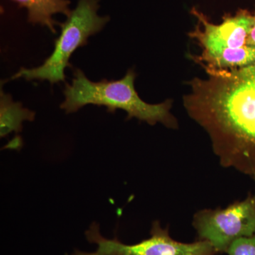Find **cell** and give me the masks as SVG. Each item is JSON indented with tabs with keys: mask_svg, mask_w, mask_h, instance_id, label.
<instances>
[{
	"mask_svg": "<svg viewBox=\"0 0 255 255\" xmlns=\"http://www.w3.org/2000/svg\"><path fill=\"white\" fill-rule=\"evenodd\" d=\"M35 112L23 108L19 102H14L11 96L2 90L0 92V118L1 137H5L11 132H18L22 129L25 121L34 120Z\"/></svg>",
	"mask_w": 255,
	"mask_h": 255,
	"instance_id": "cell-7",
	"label": "cell"
},
{
	"mask_svg": "<svg viewBox=\"0 0 255 255\" xmlns=\"http://www.w3.org/2000/svg\"><path fill=\"white\" fill-rule=\"evenodd\" d=\"M254 24L251 28V31L247 38V45L248 46H255V14L254 15Z\"/></svg>",
	"mask_w": 255,
	"mask_h": 255,
	"instance_id": "cell-9",
	"label": "cell"
},
{
	"mask_svg": "<svg viewBox=\"0 0 255 255\" xmlns=\"http://www.w3.org/2000/svg\"><path fill=\"white\" fill-rule=\"evenodd\" d=\"M191 12L199 24L189 35L202 50L200 55L194 57L196 63L202 67L228 70L255 63V46L247 45L254 15L239 10L235 15H225L222 22L214 24L196 8Z\"/></svg>",
	"mask_w": 255,
	"mask_h": 255,
	"instance_id": "cell-2",
	"label": "cell"
},
{
	"mask_svg": "<svg viewBox=\"0 0 255 255\" xmlns=\"http://www.w3.org/2000/svg\"><path fill=\"white\" fill-rule=\"evenodd\" d=\"M98 0H79L65 23L60 24L61 33L55 42L54 50L40 66L21 68L13 80H41L51 85L65 82V70L71 67L70 59L74 52L87 44L88 38L100 32L110 18L97 14Z\"/></svg>",
	"mask_w": 255,
	"mask_h": 255,
	"instance_id": "cell-3",
	"label": "cell"
},
{
	"mask_svg": "<svg viewBox=\"0 0 255 255\" xmlns=\"http://www.w3.org/2000/svg\"><path fill=\"white\" fill-rule=\"evenodd\" d=\"M87 241L95 243L94 253L76 251L72 255H216L211 243L200 241L184 243L174 241L168 229H163L158 221L152 223L148 239L133 245H126L117 239H108L101 235L100 226L93 223L85 233Z\"/></svg>",
	"mask_w": 255,
	"mask_h": 255,
	"instance_id": "cell-5",
	"label": "cell"
},
{
	"mask_svg": "<svg viewBox=\"0 0 255 255\" xmlns=\"http://www.w3.org/2000/svg\"><path fill=\"white\" fill-rule=\"evenodd\" d=\"M226 253L228 255H255V236L236 240Z\"/></svg>",
	"mask_w": 255,
	"mask_h": 255,
	"instance_id": "cell-8",
	"label": "cell"
},
{
	"mask_svg": "<svg viewBox=\"0 0 255 255\" xmlns=\"http://www.w3.org/2000/svg\"><path fill=\"white\" fill-rule=\"evenodd\" d=\"M28 11V21L33 24H40L49 28L55 33V25L58 24L53 19L56 14H71L69 9V0H13Z\"/></svg>",
	"mask_w": 255,
	"mask_h": 255,
	"instance_id": "cell-6",
	"label": "cell"
},
{
	"mask_svg": "<svg viewBox=\"0 0 255 255\" xmlns=\"http://www.w3.org/2000/svg\"><path fill=\"white\" fill-rule=\"evenodd\" d=\"M135 73L130 69L119 80L92 82L80 69H75L71 84H67L64 90L65 100L60 109L72 114L88 105L103 106L114 113L122 110L127 113V119L135 118L150 125L163 124L169 128L178 127L177 120L171 114L172 102L150 105L140 99L135 89Z\"/></svg>",
	"mask_w": 255,
	"mask_h": 255,
	"instance_id": "cell-1",
	"label": "cell"
},
{
	"mask_svg": "<svg viewBox=\"0 0 255 255\" xmlns=\"http://www.w3.org/2000/svg\"><path fill=\"white\" fill-rule=\"evenodd\" d=\"M193 226L201 241L211 243L216 253H226L236 240L255 236V195L226 209L201 210Z\"/></svg>",
	"mask_w": 255,
	"mask_h": 255,
	"instance_id": "cell-4",
	"label": "cell"
}]
</instances>
